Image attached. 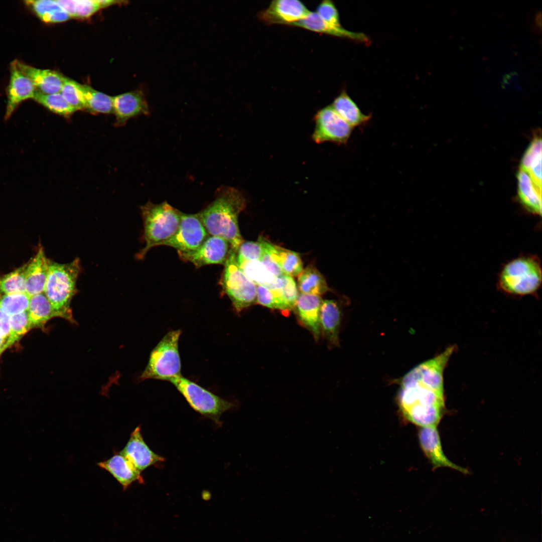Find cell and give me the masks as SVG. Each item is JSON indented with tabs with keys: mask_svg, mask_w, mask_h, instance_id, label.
Returning a JSON list of instances; mask_svg holds the SVG:
<instances>
[{
	"mask_svg": "<svg viewBox=\"0 0 542 542\" xmlns=\"http://www.w3.org/2000/svg\"><path fill=\"white\" fill-rule=\"evenodd\" d=\"M454 346L414 367L401 379L398 403L404 417L421 427L436 426L445 410L443 373Z\"/></svg>",
	"mask_w": 542,
	"mask_h": 542,
	"instance_id": "cell-1",
	"label": "cell"
},
{
	"mask_svg": "<svg viewBox=\"0 0 542 542\" xmlns=\"http://www.w3.org/2000/svg\"><path fill=\"white\" fill-rule=\"evenodd\" d=\"M245 206V198L239 190L222 186L217 190L214 200L198 214L209 235L225 239L236 252L244 241L238 217Z\"/></svg>",
	"mask_w": 542,
	"mask_h": 542,
	"instance_id": "cell-2",
	"label": "cell"
},
{
	"mask_svg": "<svg viewBox=\"0 0 542 542\" xmlns=\"http://www.w3.org/2000/svg\"><path fill=\"white\" fill-rule=\"evenodd\" d=\"M82 267L79 258L60 263L48 259V269L44 293L57 313L72 324L74 320L71 302L77 293V281Z\"/></svg>",
	"mask_w": 542,
	"mask_h": 542,
	"instance_id": "cell-3",
	"label": "cell"
},
{
	"mask_svg": "<svg viewBox=\"0 0 542 542\" xmlns=\"http://www.w3.org/2000/svg\"><path fill=\"white\" fill-rule=\"evenodd\" d=\"M145 246L137 254L143 258L153 247L161 245L176 232L182 212L166 201L155 204L148 201L141 206Z\"/></svg>",
	"mask_w": 542,
	"mask_h": 542,
	"instance_id": "cell-4",
	"label": "cell"
},
{
	"mask_svg": "<svg viewBox=\"0 0 542 542\" xmlns=\"http://www.w3.org/2000/svg\"><path fill=\"white\" fill-rule=\"evenodd\" d=\"M540 261L534 255H522L504 264L498 277V287L506 293L518 296L535 293L541 284Z\"/></svg>",
	"mask_w": 542,
	"mask_h": 542,
	"instance_id": "cell-5",
	"label": "cell"
},
{
	"mask_svg": "<svg viewBox=\"0 0 542 542\" xmlns=\"http://www.w3.org/2000/svg\"><path fill=\"white\" fill-rule=\"evenodd\" d=\"M182 331L167 332L152 350L148 363L139 377L140 380L154 379L170 381L181 375L179 341Z\"/></svg>",
	"mask_w": 542,
	"mask_h": 542,
	"instance_id": "cell-6",
	"label": "cell"
},
{
	"mask_svg": "<svg viewBox=\"0 0 542 542\" xmlns=\"http://www.w3.org/2000/svg\"><path fill=\"white\" fill-rule=\"evenodd\" d=\"M172 383L184 396L190 406L196 412L216 423L225 412L237 405L225 400L182 375L171 380Z\"/></svg>",
	"mask_w": 542,
	"mask_h": 542,
	"instance_id": "cell-7",
	"label": "cell"
},
{
	"mask_svg": "<svg viewBox=\"0 0 542 542\" xmlns=\"http://www.w3.org/2000/svg\"><path fill=\"white\" fill-rule=\"evenodd\" d=\"M224 266L220 286L235 312L239 313L256 302V285L239 268L236 251L231 248Z\"/></svg>",
	"mask_w": 542,
	"mask_h": 542,
	"instance_id": "cell-8",
	"label": "cell"
},
{
	"mask_svg": "<svg viewBox=\"0 0 542 542\" xmlns=\"http://www.w3.org/2000/svg\"><path fill=\"white\" fill-rule=\"evenodd\" d=\"M315 130L312 140L320 144L330 142L337 145L345 144L348 142L353 128L330 105L319 110L314 118Z\"/></svg>",
	"mask_w": 542,
	"mask_h": 542,
	"instance_id": "cell-9",
	"label": "cell"
},
{
	"mask_svg": "<svg viewBox=\"0 0 542 542\" xmlns=\"http://www.w3.org/2000/svg\"><path fill=\"white\" fill-rule=\"evenodd\" d=\"M209 235L198 213L182 212L179 227L175 234L161 245L172 247L178 252H187L198 248Z\"/></svg>",
	"mask_w": 542,
	"mask_h": 542,
	"instance_id": "cell-10",
	"label": "cell"
},
{
	"mask_svg": "<svg viewBox=\"0 0 542 542\" xmlns=\"http://www.w3.org/2000/svg\"><path fill=\"white\" fill-rule=\"evenodd\" d=\"M230 249V244L225 239L209 235L196 249L177 253L182 260L190 262L199 268L213 264L224 265Z\"/></svg>",
	"mask_w": 542,
	"mask_h": 542,
	"instance_id": "cell-11",
	"label": "cell"
},
{
	"mask_svg": "<svg viewBox=\"0 0 542 542\" xmlns=\"http://www.w3.org/2000/svg\"><path fill=\"white\" fill-rule=\"evenodd\" d=\"M310 11L298 0H275L257 14L259 20L265 24L291 26L305 18Z\"/></svg>",
	"mask_w": 542,
	"mask_h": 542,
	"instance_id": "cell-12",
	"label": "cell"
},
{
	"mask_svg": "<svg viewBox=\"0 0 542 542\" xmlns=\"http://www.w3.org/2000/svg\"><path fill=\"white\" fill-rule=\"evenodd\" d=\"M120 452L141 472L148 467L164 461L163 457L153 452L144 440L141 428L131 433L129 439Z\"/></svg>",
	"mask_w": 542,
	"mask_h": 542,
	"instance_id": "cell-13",
	"label": "cell"
},
{
	"mask_svg": "<svg viewBox=\"0 0 542 542\" xmlns=\"http://www.w3.org/2000/svg\"><path fill=\"white\" fill-rule=\"evenodd\" d=\"M36 90L30 79L18 69L13 61L11 65L10 79L7 88L5 120L11 117L23 101L33 99Z\"/></svg>",
	"mask_w": 542,
	"mask_h": 542,
	"instance_id": "cell-14",
	"label": "cell"
},
{
	"mask_svg": "<svg viewBox=\"0 0 542 542\" xmlns=\"http://www.w3.org/2000/svg\"><path fill=\"white\" fill-rule=\"evenodd\" d=\"M419 439L422 449L433 466L434 469L445 467L455 469L464 474H469L467 469L450 461L445 455L438 431L436 426L421 427Z\"/></svg>",
	"mask_w": 542,
	"mask_h": 542,
	"instance_id": "cell-15",
	"label": "cell"
},
{
	"mask_svg": "<svg viewBox=\"0 0 542 542\" xmlns=\"http://www.w3.org/2000/svg\"><path fill=\"white\" fill-rule=\"evenodd\" d=\"M97 465L111 474L122 486L124 491L126 490L134 482L144 483L142 472L120 452L109 459L97 463Z\"/></svg>",
	"mask_w": 542,
	"mask_h": 542,
	"instance_id": "cell-16",
	"label": "cell"
},
{
	"mask_svg": "<svg viewBox=\"0 0 542 542\" xmlns=\"http://www.w3.org/2000/svg\"><path fill=\"white\" fill-rule=\"evenodd\" d=\"M113 112L116 126L124 125L129 118L141 114L148 115L149 108L143 93L134 91L113 97Z\"/></svg>",
	"mask_w": 542,
	"mask_h": 542,
	"instance_id": "cell-17",
	"label": "cell"
},
{
	"mask_svg": "<svg viewBox=\"0 0 542 542\" xmlns=\"http://www.w3.org/2000/svg\"><path fill=\"white\" fill-rule=\"evenodd\" d=\"M18 69L32 82L36 89L45 94L61 92L64 77L49 69H41L27 65L20 61H14Z\"/></svg>",
	"mask_w": 542,
	"mask_h": 542,
	"instance_id": "cell-18",
	"label": "cell"
},
{
	"mask_svg": "<svg viewBox=\"0 0 542 542\" xmlns=\"http://www.w3.org/2000/svg\"><path fill=\"white\" fill-rule=\"evenodd\" d=\"M291 26L302 28L317 33L350 39L366 44L369 43V38L364 34L350 31L342 27H338L331 25L322 20L316 12H310L305 18Z\"/></svg>",
	"mask_w": 542,
	"mask_h": 542,
	"instance_id": "cell-19",
	"label": "cell"
},
{
	"mask_svg": "<svg viewBox=\"0 0 542 542\" xmlns=\"http://www.w3.org/2000/svg\"><path fill=\"white\" fill-rule=\"evenodd\" d=\"M48 269V258L40 246L35 255L27 263L26 293L30 297L44 292Z\"/></svg>",
	"mask_w": 542,
	"mask_h": 542,
	"instance_id": "cell-20",
	"label": "cell"
},
{
	"mask_svg": "<svg viewBox=\"0 0 542 542\" xmlns=\"http://www.w3.org/2000/svg\"><path fill=\"white\" fill-rule=\"evenodd\" d=\"M322 300L320 296L300 293L295 307L301 322L317 340L320 334V311Z\"/></svg>",
	"mask_w": 542,
	"mask_h": 542,
	"instance_id": "cell-21",
	"label": "cell"
},
{
	"mask_svg": "<svg viewBox=\"0 0 542 542\" xmlns=\"http://www.w3.org/2000/svg\"><path fill=\"white\" fill-rule=\"evenodd\" d=\"M518 200L529 213L541 215V190L533 182L528 173L520 167L517 174Z\"/></svg>",
	"mask_w": 542,
	"mask_h": 542,
	"instance_id": "cell-22",
	"label": "cell"
},
{
	"mask_svg": "<svg viewBox=\"0 0 542 542\" xmlns=\"http://www.w3.org/2000/svg\"><path fill=\"white\" fill-rule=\"evenodd\" d=\"M341 318V309L336 301L332 300L322 301L320 311V326L325 336L333 345H339Z\"/></svg>",
	"mask_w": 542,
	"mask_h": 542,
	"instance_id": "cell-23",
	"label": "cell"
},
{
	"mask_svg": "<svg viewBox=\"0 0 542 542\" xmlns=\"http://www.w3.org/2000/svg\"><path fill=\"white\" fill-rule=\"evenodd\" d=\"M236 261L245 276L256 286H261L274 291L282 289L283 282L282 276H274L260 261L237 259Z\"/></svg>",
	"mask_w": 542,
	"mask_h": 542,
	"instance_id": "cell-24",
	"label": "cell"
},
{
	"mask_svg": "<svg viewBox=\"0 0 542 542\" xmlns=\"http://www.w3.org/2000/svg\"><path fill=\"white\" fill-rule=\"evenodd\" d=\"M335 111L352 127L365 124L371 115L364 114L345 91H342L331 105Z\"/></svg>",
	"mask_w": 542,
	"mask_h": 542,
	"instance_id": "cell-25",
	"label": "cell"
},
{
	"mask_svg": "<svg viewBox=\"0 0 542 542\" xmlns=\"http://www.w3.org/2000/svg\"><path fill=\"white\" fill-rule=\"evenodd\" d=\"M27 312L32 328H43L50 319L59 317L44 292L31 297Z\"/></svg>",
	"mask_w": 542,
	"mask_h": 542,
	"instance_id": "cell-26",
	"label": "cell"
},
{
	"mask_svg": "<svg viewBox=\"0 0 542 542\" xmlns=\"http://www.w3.org/2000/svg\"><path fill=\"white\" fill-rule=\"evenodd\" d=\"M541 141L536 136L530 143L521 160L520 167L529 174L535 186L541 190Z\"/></svg>",
	"mask_w": 542,
	"mask_h": 542,
	"instance_id": "cell-27",
	"label": "cell"
},
{
	"mask_svg": "<svg viewBox=\"0 0 542 542\" xmlns=\"http://www.w3.org/2000/svg\"><path fill=\"white\" fill-rule=\"evenodd\" d=\"M25 2L36 15L46 23L62 22L70 18L56 1L36 0L27 1Z\"/></svg>",
	"mask_w": 542,
	"mask_h": 542,
	"instance_id": "cell-28",
	"label": "cell"
},
{
	"mask_svg": "<svg viewBox=\"0 0 542 542\" xmlns=\"http://www.w3.org/2000/svg\"><path fill=\"white\" fill-rule=\"evenodd\" d=\"M298 288L300 293L320 296L329 290L326 281L319 270L308 266L299 275Z\"/></svg>",
	"mask_w": 542,
	"mask_h": 542,
	"instance_id": "cell-29",
	"label": "cell"
},
{
	"mask_svg": "<svg viewBox=\"0 0 542 542\" xmlns=\"http://www.w3.org/2000/svg\"><path fill=\"white\" fill-rule=\"evenodd\" d=\"M80 87L85 100L86 109L92 113L113 112V97L86 85L80 84Z\"/></svg>",
	"mask_w": 542,
	"mask_h": 542,
	"instance_id": "cell-30",
	"label": "cell"
},
{
	"mask_svg": "<svg viewBox=\"0 0 542 542\" xmlns=\"http://www.w3.org/2000/svg\"><path fill=\"white\" fill-rule=\"evenodd\" d=\"M33 99L51 111L64 117H70L76 111L60 92L45 94L36 90Z\"/></svg>",
	"mask_w": 542,
	"mask_h": 542,
	"instance_id": "cell-31",
	"label": "cell"
},
{
	"mask_svg": "<svg viewBox=\"0 0 542 542\" xmlns=\"http://www.w3.org/2000/svg\"><path fill=\"white\" fill-rule=\"evenodd\" d=\"M60 7L70 16L77 18H88L100 8L96 1L57 0Z\"/></svg>",
	"mask_w": 542,
	"mask_h": 542,
	"instance_id": "cell-32",
	"label": "cell"
},
{
	"mask_svg": "<svg viewBox=\"0 0 542 542\" xmlns=\"http://www.w3.org/2000/svg\"><path fill=\"white\" fill-rule=\"evenodd\" d=\"M26 267L27 263L0 277V294L26 292Z\"/></svg>",
	"mask_w": 542,
	"mask_h": 542,
	"instance_id": "cell-33",
	"label": "cell"
},
{
	"mask_svg": "<svg viewBox=\"0 0 542 542\" xmlns=\"http://www.w3.org/2000/svg\"><path fill=\"white\" fill-rule=\"evenodd\" d=\"M30 298L26 292L0 294V308L9 316L27 312Z\"/></svg>",
	"mask_w": 542,
	"mask_h": 542,
	"instance_id": "cell-34",
	"label": "cell"
},
{
	"mask_svg": "<svg viewBox=\"0 0 542 542\" xmlns=\"http://www.w3.org/2000/svg\"><path fill=\"white\" fill-rule=\"evenodd\" d=\"M278 263L285 275L299 276L303 271V262L300 255L294 251L276 245Z\"/></svg>",
	"mask_w": 542,
	"mask_h": 542,
	"instance_id": "cell-35",
	"label": "cell"
},
{
	"mask_svg": "<svg viewBox=\"0 0 542 542\" xmlns=\"http://www.w3.org/2000/svg\"><path fill=\"white\" fill-rule=\"evenodd\" d=\"M10 317V330L5 344L6 349L18 341L32 328L27 311Z\"/></svg>",
	"mask_w": 542,
	"mask_h": 542,
	"instance_id": "cell-36",
	"label": "cell"
},
{
	"mask_svg": "<svg viewBox=\"0 0 542 542\" xmlns=\"http://www.w3.org/2000/svg\"><path fill=\"white\" fill-rule=\"evenodd\" d=\"M80 85L75 81L64 77L60 92L66 102L76 111L86 109V104Z\"/></svg>",
	"mask_w": 542,
	"mask_h": 542,
	"instance_id": "cell-37",
	"label": "cell"
},
{
	"mask_svg": "<svg viewBox=\"0 0 542 542\" xmlns=\"http://www.w3.org/2000/svg\"><path fill=\"white\" fill-rule=\"evenodd\" d=\"M258 240L261 242L263 249V255L260 261L276 277L285 275L278 263L276 245L272 244L262 237H260Z\"/></svg>",
	"mask_w": 542,
	"mask_h": 542,
	"instance_id": "cell-38",
	"label": "cell"
},
{
	"mask_svg": "<svg viewBox=\"0 0 542 542\" xmlns=\"http://www.w3.org/2000/svg\"><path fill=\"white\" fill-rule=\"evenodd\" d=\"M263 253V249L260 240L243 241L236 252V258L237 259L260 261Z\"/></svg>",
	"mask_w": 542,
	"mask_h": 542,
	"instance_id": "cell-39",
	"label": "cell"
},
{
	"mask_svg": "<svg viewBox=\"0 0 542 542\" xmlns=\"http://www.w3.org/2000/svg\"><path fill=\"white\" fill-rule=\"evenodd\" d=\"M256 302L263 306L288 311L285 305L272 291L261 286H256Z\"/></svg>",
	"mask_w": 542,
	"mask_h": 542,
	"instance_id": "cell-40",
	"label": "cell"
},
{
	"mask_svg": "<svg viewBox=\"0 0 542 542\" xmlns=\"http://www.w3.org/2000/svg\"><path fill=\"white\" fill-rule=\"evenodd\" d=\"M324 21L331 25L341 27L339 15L334 4L330 0H324L317 7L316 12Z\"/></svg>",
	"mask_w": 542,
	"mask_h": 542,
	"instance_id": "cell-41",
	"label": "cell"
},
{
	"mask_svg": "<svg viewBox=\"0 0 542 542\" xmlns=\"http://www.w3.org/2000/svg\"><path fill=\"white\" fill-rule=\"evenodd\" d=\"M283 282V296L289 310L293 309L296 304L299 294L296 282L293 278L287 275L282 276Z\"/></svg>",
	"mask_w": 542,
	"mask_h": 542,
	"instance_id": "cell-42",
	"label": "cell"
},
{
	"mask_svg": "<svg viewBox=\"0 0 542 542\" xmlns=\"http://www.w3.org/2000/svg\"><path fill=\"white\" fill-rule=\"evenodd\" d=\"M10 317L0 308V338L6 341L10 334Z\"/></svg>",
	"mask_w": 542,
	"mask_h": 542,
	"instance_id": "cell-43",
	"label": "cell"
},
{
	"mask_svg": "<svg viewBox=\"0 0 542 542\" xmlns=\"http://www.w3.org/2000/svg\"><path fill=\"white\" fill-rule=\"evenodd\" d=\"M541 13L539 11L535 14L534 17V24H533L532 29H534V32L540 33L541 32Z\"/></svg>",
	"mask_w": 542,
	"mask_h": 542,
	"instance_id": "cell-44",
	"label": "cell"
},
{
	"mask_svg": "<svg viewBox=\"0 0 542 542\" xmlns=\"http://www.w3.org/2000/svg\"><path fill=\"white\" fill-rule=\"evenodd\" d=\"M96 2H97L98 5H99L100 8H104V7H108V6H109L110 5H113V4H114L117 2V1H110V0H109V1H96Z\"/></svg>",
	"mask_w": 542,
	"mask_h": 542,
	"instance_id": "cell-45",
	"label": "cell"
},
{
	"mask_svg": "<svg viewBox=\"0 0 542 542\" xmlns=\"http://www.w3.org/2000/svg\"><path fill=\"white\" fill-rule=\"evenodd\" d=\"M6 341L1 338H0V356L2 353L6 350L5 344Z\"/></svg>",
	"mask_w": 542,
	"mask_h": 542,
	"instance_id": "cell-46",
	"label": "cell"
}]
</instances>
